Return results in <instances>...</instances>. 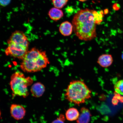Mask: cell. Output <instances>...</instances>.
Wrapping results in <instances>:
<instances>
[{
    "label": "cell",
    "mask_w": 123,
    "mask_h": 123,
    "mask_svg": "<svg viewBox=\"0 0 123 123\" xmlns=\"http://www.w3.org/2000/svg\"><path fill=\"white\" fill-rule=\"evenodd\" d=\"M97 12L88 9L81 10L74 16L72 24L76 36L81 40H92L97 36Z\"/></svg>",
    "instance_id": "6da1fadb"
},
{
    "label": "cell",
    "mask_w": 123,
    "mask_h": 123,
    "mask_svg": "<svg viewBox=\"0 0 123 123\" xmlns=\"http://www.w3.org/2000/svg\"><path fill=\"white\" fill-rule=\"evenodd\" d=\"M22 60L21 68L28 73L40 71L50 64L46 51L35 48L28 50Z\"/></svg>",
    "instance_id": "7a4b0ae2"
},
{
    "label": "cell",
    "mask_w": 123,
    "mask_h": 123,
    "mask_svg": "<svg viewBox=\"0 0 123 123\" xmlns=\"http://www.w3.org/2000/svg\"><path fill=\"white\" fill-rule=\"evenodd\" d=\"M64 96L69 102L79 105L91 98L92 91L83 81L73 80L68 86Z\"/></svg>",
    "instance_id": "3957f363"
},
{
    "label": "cell",
    "mask_w": 123,
    "mask_h": 123,
    "mask_svg": "<svg viewBox=\"0 0 123 123\" xmlns=\"http://www.w3.org/2000/svg\"><path fill=\"white\" fill-rule=\"evenodd\" d=\"M7 44L5 52L7 56L22 60L28 51V40L21 31H16L12 34L7 41Z\"/></svg>",
    "instance_id": "277c9868"
},
{
    "label": "cell",
    "mask_w": 123,
    "mask_h": 123,
    "mask_svg": "<svg viewBox=\"0 0 123 123\" xmlns=\"http://www.w3.org/2000/svg\"><path fill=\"white\" fill-rule=\"evenodd\" d=\"M33 82L31 78L26 77L22 72L18 71L12 75L10 86L14 95L26 98L29 94L28 87Z\"/></svg>",
    "instance_id": "5b68a950"
},
{
    "label": "cell",
    "mask_w": 123,
    "mask_h": 123,
    "mask_svg": "<svg viewBox=\"0 0 123 123\" xmlns=\"http://www.w3.org/2000/svg\"><path fill=\"white\" fill-rule=\"evenodd\" d=\"M10 112L12 117L19 120L24 118L26 114V111L23 106L19 104H13L11 106Z\"/></svg>",
    "instance_id": "8992f818"
},
{
    "label": "cell",
    "mask_w": 123,
    "mask_h": 123,
    "mask_svg": "<svg viewBox=\"0 0 123 123\" xmlns=\"http://www.w3.org/2000/svg\"><path fill=\"white\" fill-rule=\"evenodd\" d=\"M45 90V86L40 82H37L33 84L31 87L30 90L32 96L37 98L42 96Z\"/></svg>",
    "instance_id": "52a82bcc"
},
{
    "label": "cell",
    "mask_w": 123,
    "mask_h": 123,
    "mask_svg": "<svg viewBox=\"0 0 123 123\" xmlns=\"http://www.w3.org/2000/svg\"><path fill=\"white\" fill-rule=\"evenodd\" d=\"M92 114L89 109L85 107L81 108L80 115L76 120L77 123H89Z\"/></svg>",
    "instance_id": "ba28073f"
},
{
    "label": "cell",
    "mask_w": 123,
    "mask_h": 123,
    "mask_svg": "<svg viewBox=\"0 0 123 123\" xmlns=\"http://www.w3.org/2000/svg\"><path fill=\"white\" fill-rule=\"evenodd\" d=\"M113 62V58L111 55L105 54L98 58L97 62L101 67H108L111 65Z\"/></svg>",
    "instance_id": "9c48e42d"
},
{
    "label": "cell",
    "mask_w": 123,
    "mask_h": 123,
    "mask_svg": "<svg viewBox=\"0 0 123 123\" xmlns=\"http://www.w3.org/2000/svg\"><path fill=\"white\" fill-rule=\"evenodd\" d=\"M59 31L61 34L64 36H68L73 33V24L68 21L62 23L59 27Z\"/></svg>",
    "instance_id": "30bf717a"
},
{
    "label": "cell",
    "mask_w": 123,
    "mask_h": 123,
    "mask_svg": "<svg viewBox=\"0 0 123 123\" xmlns=\"http://www.w3.org/2000/svg\"><path fill=\"white\" fill-rule=\"evenodd\" d=\"M80 115V113L76 108L74 107L69 108L65 113V117L68 121H76Z\"/></svg>",
    "instance_id": "8fae6325"
},
{
    "label": "cell",
    "mask_w": 123,
    "mask_h": 123,
    "mask_svg": "<svg viewBox=\"0 0 123 123\" xmlns=\"http://www.w3.org/2000/svg\"><path fill=\"white\" fill-rule=\"evenodd\" d=\"M48 15L51 19L56 21L61 19L63 16L64 13L62 10L56 7L50 9Z\"/></svg>",
    "instance_id": "7c38bea8"
},
{
    "label": "cell",
    "mask_w": 123,
    "mask_h": 123,
    "mask_svg": "<svg viewBox=\"0 0 123 123\" xmlns=\"http://www.w3.org/2000/svg\"><path fill=\"white\" fill-rule=\"evenodd\" d=\"M114 89L116 93L123 95V80H121L116 83L114 85Z\"/></svg>",
    "instance_id": "4fadbf2b"
},
{
    "label": "cell",
    "mask_w": 123,
    "mask_h": 123,
    "mask_svg": "<svg viewBox=\"0 0 123 123\" xmlns=\"http://www.w3.org/2000/svg\"><path fill=\"white\" fill-rule=\"evenodd\" d=\"M54 6L58 9L62 8L68 2V0H52Z\"/></svg>",
    "instance_id": "5bb4252c"
},
{
    "label": "cell",
    "mask_w": 123,
    "mask_h": 123,
    "mask_svg": "<svg viewBox=\"0 0 123 123\" xmlns=\"http://www.w3.org/2000/svg\"><path fill=\"white\" fill-rule=\"evenodd\" d=\"M65 117L63 114L60 115L59 117L53 121L51 123H65Z\"/></svg>",
    "instance_id": "9a60e30c"
},
{
    "label": "cell",
    "mask_w": 123,
    "mask_h": 123,
    "mask_svg": "<svg viewBox=\"0 0 123 123\" xmlns=\"http://www.w3.org/2000/svg\"><path fill=\"white\" fill-rule=\"evenodd\" d=\"M11 0H0V5L5 7L10 4Z\"/></svg>",
    "instance_id": "2e32d148"
},
{
    "label": "cell",
    "mask_w": 123,
    "mask_h": 123,
    "mask_svg": "<svg viewBox=\"0 0 123 123\" xmlns=\"http://www.w3.org/2000/svg\"><path fill=\"white\" fill-rule=\"evenodd\" d=\"M79 0L81 1V2H84V1H87V0Z\"/></svg>",
    "instance_id": "e0dca14e"
},
{
    "label": "cell",
    "mask_w": 123,
    "mask_h": 123,
    "mask_svg": "<svg viewBox=\"0 0 123 123\" xmlns=\"http://www.w3.org/2000/svg\"><path fill=\"white\" fill-rule=\"evenodd\" d=\"M1 113L0 111V117H1Z\"/></svg>",
    "instance_id": "ac0fdd59"
}]
</instances>
